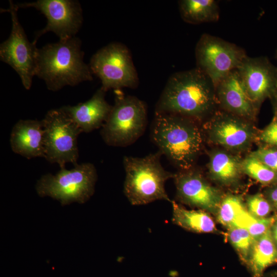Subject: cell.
<instances>
[{
	"label": "cell",
	"mask_w": 277,
	"mask_h": 277,
	"mask_svg": "<svg viewBox=\"0 0 277 277\" xmlns=\"http://www.w3.org/2000/svg\"><path fill=\"white\" fill-rule=\"evenodd\" d=\"M276 55H277V50H276Z\"/></svg>",
	"instance_id": "d6a6232c"
},
{
	"label": "cell",
	"mask_w": 277,
	"mask_h": 277,
	"mask_svg": "<svg viewBox=\"0 0 277 277\" xmlns=\"http://www.w3.org/2000/svg\"><path fill=\"white\" fill-rule=\"evenodd\" d=\"M248 96L258 107L277 86V67L265 56L247 55L236 69Z\"/></svg>",
	"instance_id": "7c38bea8"
},
{
	"label": "cell",
	"mask_w": 277,
	"mask_h": 277,
	"mask_svg": "<svg viewBox=\"0 0 277 277\" xmlns=\"http://www.w3.org/2000/svg\"><path fill=\"white\" fill-rule=\"evenodd\" d=\"M81 41L74 36L38 49L35 75L53 91L93 80L89 65L83 60Z\"/></svg>",
	"instance_id": "3957f363"
},
{
	"label": "cell",
	"mask_w": 277,
	"mask_h": 277,
	"mask_svg": "<svg viewBox=\"0 0 277 277\" xmlns=\"http://www.w3.org/2000/svg\"><path fill=\"white\" fill-rule=\"evenodd\" d=\"M179 6L182 19L187 23L216 22L219 18V7L214 0H182Z\"/></svg>",
	"instance_id": "ffe728a7"
},
{
	"label": "cell",
	"mask_w": 277,
	"mask_h": 277,
	"mask_svg": "<svg viewBox=\"0 0 277 277\" xmlns=\"http://www.w3.org/2000/svg\"><path fill=\"white\" fill-rule=\"evenodd\" d=\"M277 263V246L271 229L256 240L246 264L252 277H262L266 268Z\"/></svg>",
	"instance_id": "ac0fdd59"
},
{
	"label": "cell",
	"mask_w": 277,
	"mask_h": 277,
	"mask_svg": "<svg viewBox=\"0 0 277 277\" xmlns=\"http://www.w3.org/2000/svg\"><path fill=\"white\" fill-rule=\"evenodd\" d=\"M151 138L162 154L181 170L193 167L203 145L197 121L170 113L155 112Z\"/></svg>",
	"instance_id": "7a4b0ae2"
},
{
	"label": "cell",
	"mask_w": 277,
	"mask_h": 277,
	"mask_svg": "<svg viewBox=\"0 0 277 277\" xmlns=\"http://www.w3.org/2000/svg\"><path fill=\"white\" fill-rule=\"evenodd\" d=\"M276 220L275 216L263 218L255 217L246 229L255 241L271 229Z\"/></svg>",
	"instance_id": "484cf974"
},
{
	"label": "cell",
	"mask_w": 277,
	"mask_h": 277,
	"mask_svg": "<svg viewBox=\"0 0 277 277\" xmlns=\"http://www.w3.org/2000/svg\"><path fill=\"white\" fill-rule=\"evenodd\" d=\"M114 91V104L100 133L107 145L125 147L144 133L147 123V108L136 97L125 95L120 89Z\"/></svg>",
	"instance_id": "5b68a950"
},
{
	"label": "cell",
	"mask_w": 277,
	"mask_h": 277,
	"mask_svg": "<svg viewBox=\"0 0 277 277\" xmlns=\"http://www.w3.org/2000/svg\"><path fill=\"white\" fill-rule=\"evenodd\" d=\"M242 168L239 161L232 155L223 151L211 154L209 163L210 174L218 181L228 183L234 181Z\"/></svg>",
	"instance_id": "44dd1931"
},
{
	"label": "cell",
	"mask_w": 277,
	"mask_h": 277,
	"mask_svg": "<svg viewBox=\"0 0 277 277\" xmlns=\"http://www.w3.org/2000/svg\"><path fill=\"white\" fill-rule=\"evenodd\" d=\"M106 92L101 87L87 101L61 108L82 132H90L103 126L112 109L105 100Z\"/></svg>",
	"instance_id": "2e32d148"
},
{
	"label": "cell",
	"mask_w": 277,
	"mask_h": 277,
	"mask_svg": "<svg viewBox=\"0 0 277 277\" xmlns=\"http://www.w3.org/2000/svg\"><path fill=\"white\" fill-rule=\"evenodd\" d=\"M193 168L174 174L177 199L183 203L203 209H215L220 203L218 192Z\"/></svg>",
	"instance_id": "5bb4252c"
},
{
	"label": "cell",
	"mask_w": 277,
	"mask_h": 277,
	"mask_svg": "<svg viewBox=\"0 0 277 277\" xmlns=\"http://www.w3.org/2000/svg\"><path fill=\"white\" fill-rule=\"evenodd\" d=\"M247 203L249 212L257 218L266 217L271 209L269 203L260 194L249 196Z\"/></svg>",
	"instance_id": "d4e9b609"
},
{
	"label": "cell",
	"mask_w": 277,
	"mask_h": 277,
	"mask_svg": "<svg viewBox=\"0 0 277 277\" xmlns=\"http://www.w3.org/2000/svg\"><path fill=\"white\" fill-rule=\"evenodd\" d=\"M269 196L272 203L277 207V187L270 191Z\"/></svg>",
	"instance_id": "f1b7e54d"
},
{
	"label": "cell",
	"mask_w": 277,
	"mask_h": 277,
	"mask_svg": "<svg viewBox=\"0 0 277 277\" xmlns=\"http://www.w3.org/2000/svg\"><path fill=\"white\" fill-rule=\"evenodd\" d=\"M217 105L213 83L195 68L170 76L155 112L176 114L197 122L214 113Z\"/></svg>",
	"instance_id": "6da1fadb"
},
{
	"label": "cell",
	"mask_w": 277,
	"mask_h": 277,
	"mask_svg": "<svg viewBox=\"0 0 277 277\" xmlns=\"http://www.w3.org/2000/svg\"><path fill=\"white\" fill-rule=\"evenodd\" d=\"M207 124L209 139L225 148L241 150L251 142L254 133L245 119L224 111H215Z\"/></svg>",
	"instance_id": "4fadbf2b"
},
{
	"label": "cell",
	"mask_w": 277,
	"mask_h": 277,
	"mask_svg": "<svg viewBox=\"0 0 277 277\" xmlns=\"http://www.w3.org/2000/svg\"><path fill=\"white\" fill-rule=\"evenodd\" d=\"M10 144L14 153L28 159L37 157L45 158L42 121L19 120L12 129Z\"/></svg>",
	"instance_id": "e0dca14e"
},
{
	"label": "cell",
	"mask_w": 277,
	"mask_h": 277,
	"mask_svg": "<svg viewBox=\"0 0 277 277\" xmlns=\"http://www.w3.org/2000/svg\"><path fill=\"white\" fill-rule=\"evenodd\" d=\"M9 5L5 11L11 15L12 29L8 39L1 44L0 58L17 72L25 88L29 90L36 74L38 48L29 41L18 21L19 8L12 1Z\"/></svg>",
	"instance_id": "30bf717a"
},
{
	"label": "cell",
	"mask_w": 277,
	"mask_h": 277,
	"mask_svg": "<svg viewBox=\"0 0 277 277\" xmlns=\"http://www.w3.org/2000/svg\"><path fill=\"white\" fill-rule=\"evenodd\" d=\"M228 237L230 242L246 264L250 255L255 240L246 228L236 226L229 228Z\"/></svg>",
	"instance_id": "cb8c5ba5"
},
{
	"label": "cell",
	"mask_w": 277,
	"mask_h": 277,
	"mask_svg": "<svg viewBox=\"0 0 277 277\" xmlns=\"http://www.w3.org/2000/svg\"><path fill=\"white\" fill-rule=\"evenodd\" d=\"M245 210L239 197L234 195H228L219 206L217 219L220 223L230 228L234 225Z\"/></svg>",
	"instance_id": "7402d4cb"
},
{
	"label": "cell",
	"mask_w": 277,
	"mask_h": 277,
	"mask_svg": "<svg viewBox=\"0 0 277 277\" xmlns=\"http://www.w3.org/2000/svg\"><path fill=\"white\" fill-rule=\"evenodd\" d=\"M241 165L247 174L262 184H270L277 179L276 173L252 154L245 158Z\"/></svg>",
	"instance_id": "603a6c76"
},
{
	"label": "cell",
	"mask_w": 277,
	"mask_h": 277,
	"mask_svg": "<svg viewBox=\"0 0 277 277\" xmlns=\"http://www.w3.org/2000/svg\"><path fill=\"white\" fill-rule=\"evenodd\" d=\"M18 8H34L46 17L47 25L38 31L33 43L48 32H53L60 40L75 36L82 23L80 3L73 0H38L34 2L16 4Z\"/></svg>",
	"instance_id": "8fae6325"
},
{
	"label": "cell",
	"mask_w": 277,
	"mask_h": 277,
	"mask_svg": "<svg viewBox=\"0 0 277 277\" xmlns=\"http://www.w3.org/2000/svg\"><path fill=\"white\" fill-rule=\"evenodd\" d=\"M215 94L223 111L245 120L254 118L258 107L246 93L236 69L216 85Z\"/></svg>",
	"instance_id": "9a60e30c"
},
{
	"label": "cell",
	"mask_w": 277,
	"mask_h": 277,
	"mask_svg": "<svg viewBox=\"0 0 277 277\" xmlns=\"http://www.w3.org/2000/svg\"><path fill=\"white\" fill-rule=\"evenodd\" d=\"M42 122L45 159L51 164H58L60 168H65L66 163L77 165L80 129L61 108L48 111Z\"/></svg>",
	"instance_id": "52a82bcc"
},
{
	"label": "cell",
	"mask_w": 277,
	"mask_h": 277,
	"mask_svg": "<svg viewBox=\"0 0 277 277\" xmlns=\"http://www.w3.org/2000/svg\"><path fill=\"white\" fill-rule=\"evenodd\" d=\"M262 277H277V273H271L267 275H263Z\"/></svg>",
	"instance_id": "1f68e13d"
},
{
	"label": "cell",
	"mask_w": 277,
	"mask_h": 277,
	"mask_svg": "<svg viewBox=\"0 0 277 277\" xmlns=\"http://www.w3.org/2000/svg\"><path fill=\"white\" fill-rule=\"evenodd\" d=\"M272 237L275 242L277 244V220L274 223L272 226V230H271Z\"/></svg>",
	"instance_id": "f546056e"
},
{
	"label": "cell",
	"mask_w": 277,
	"mask_h": 277,
	"mask_svg": "<svg viewBox=\"0 0 277 277\" xmlns=\"http://www.w3.org/2000/svg\"><path fill=\"white\" fill-rule=\"evenodd\" d=\"M172 205V222L186 230L197 233H209L215 229L212 217L202 210H188L171 201Z\"/></svg>",
	"instance_id": "d6986e66"
},
{
	"label": "cell",
	"mask_w": 277,
	"mask_h": 277,
	"mask_svg": "<svg viewBox=\"0 0 277 277\" xmlns=\"http://www.w3.org/2000/svg\"><path fill=\"white\" fill-rule=\"evenodd\" d=\"M89 65L106 91L124 87L135 88L138 85V78L130 52L121 43H112L100 49L93 55Z\"/></svg>",
	"instance_id": "ba28073f"
},
{
	"label": "cell",
	"mask_w": 277,
	"mask_h": 277,
	"mask_svg": "<svg viewBox=\"0 0 277 277\" xmlns=\"http://www.w3.org/2000/svg\"><path fill=\"white\" fill-rule=\"evenodd\" d=\"M97 172L90 163L77 164L70 170L61 168L55 175L47 173L37 182L36 192L41 197L50 196L62 205L73 202L83 204L93 194Z\"/></svg>",
	"instance_id": "8992f818"
},
{
	"label": "cell",
	"mask_w": 277,
	"mask_h": 277,
	"mask_svg": "<svg viewBox=\"0 0 277 277\" xmlns=\"http://www.w3.org/2000/svg\"><path fill=\"white\" fill-rule=\"evenodd\" d=\"M159 150L143 157L125 156L124 191L133 205H145L156 200L171 202L165 188L166 182L174 174L162 166Z\"/></svg>",
	"instance_id": "277c9868"
},
{
	"label": "cell",
	"mask_w": 277,
	"mask_h": 277,
	"mask_svg": "<svg viewBox=\"0 0 277 277\" xmlns=\"http://www.w3.org/2000/svg\"><path fill=\"white\" fill-rule=\"evenodd\" d=\"M261 138L267 144L277 146V119L262 132Z\"/></svg>",
	"instance_id": "83f0119b"
},
{
	"label": "cell",
	"mask_w": 277,
	"mask_h": 277,
	"mask_svg": "<svg viewBox=\"0 0 277 277\" xmlns=\"http://www.w3.org/2000/svg\"><path fill=\"white\" fill-rule=\"evenodd\" d=\"M252 155L277 173V150L261 148L253 152Z\"/></svg>",
	"instance_id": "4316f807"
},
{
	"label": "cell",
	"mask_w": 277,
	"mask_h": 277,
	"mask_svg": "<svg viewBox=\"0 0 277 277\" xmlns=\"http://www.w3.org/2000/svg\"><path fill=\"white\" fill-rule=\"evenodd\" d=\"M272 96L274 97V100L275 101V105L276 107V109L277 111V86Z\"/></svg>",
	"instance_id": "4dcf8cb0"
},
{
	"label": "cell",
	"mask_w": 277,
	"mask_h": 277,
	"mask_svg": "<svg viewBox=\"0 0 277 277\" xmlns=\"http://www.w3.org/2000/svg\"><path fill=\"white\" fill-rule=\"evenodd\" d=\"M195 55L196 68L215 87L229 73L237 69L247 54L243 48L234 44L204 33L196 44Z\"/></svg>",
	"instance_id": "9c48e42d"
}]
</instances>
